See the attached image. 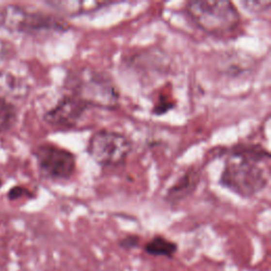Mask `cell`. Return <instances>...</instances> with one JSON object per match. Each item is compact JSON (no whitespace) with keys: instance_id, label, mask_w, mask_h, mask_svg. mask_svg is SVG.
<instances>
[{"instance_id":"1","label":"cell","mask_w":271,"mask_h":271,"mask_svg":"<svg viewBox=\"0 0 271 271\" xmlns=\"http://www.w3.org/2000/svg\"><path fill=\"white\" fill-rule=\"evenodd\" d=\"M220 183L244 198H251L267 188L270 178L268 149L259 144H235L226 153Z\"/></svg>"},{"instance_id":"2","label":"cell","mask_w":271,"mask_h":271,"mask_svg":"<svg viewBox=\"0 0 271 271\" xmlns=\"http://www.w3.org/2000/svg\"><path fill=\"white\" fill-rule=\"evenodd\" d=\"M184 12L201 31L216 37L231 35L241 22L238 8L228 0H192Z\"/></svg>"},{"instance_id":"3","label":"cell","mask_w":271,"mask_h":271,"mask_svg":"<svg viewBox=\"0 0 271 271\" xmlns=\"http://www.w3.org/2000/svg\"><path fill=\"white\" fill-rule=\"evenodd\" d=\"M68 92L92 108L113 111L120 105V90L111 76L95 69L83 68L67 78Z\"/></svg>"},{"instance_id":"4","label":"cell","mask_w":271,"mask_h":271,"mask_svg":"<svg viewBox=\"0 0 271 271\" xmlns=\"http://www.w3.org/2000/svg\"><path fill=\"white\" fill-rule=\"evenodd\" d=\"M0 26L9 31L22 34L63 33L70 27L55 15L32 11L17 4H9L0 9Z\"/></svg>"},{"instance_id":"5","label":"cell","mask_w":271,"mask_h":271,"mask_svg":"<svg viewBox=\"0 0 271 271\" xmlns=\"http://www.w3.org/2000/svg\"><path fill=\"white\" fill-rule=\"evenodd\" d=\"M132 149L134 143L128 136L111 129L96 131L90 137L87 145L90 157L104 168L125 163Z\"/></svg>"},{"instance_id":"6","label":"cell","mask_w":271,"mask_h":271,"mask_svg":"<svg viewBox=\"0 0 271 271\" xmlns=\"http://www.w3.org/2000/svg\"><path fill=\"white\" fill-rule=\"evenodd\" d=\"M38 170L46 179L52 181L70 180L77 170L76 155L68 149L44 143L33 152Z\"/></svg>"},{"instance_id":"7","label":"cell","mask_w":271,"mask_h":271,"mask_svg":"<svg viewBox=\"0 0 271 271\" xmlns=\"http://www.w3.org/2000/svg\"><path fill=\"white\" fill-rule=\"evenodd\" d=\"M90 107L70 92L63 96L55 105L44 114V121L54 128L70 129L77 128Z\"/></svg>"},{"instance_id":"8","label":"cell","mask_w":271,"mask_h":271,"mask_svg":"<svg viewBox=\"0 0 271 271\" xmlns=\"http://www.w3.org/2000/svg\"><path fill=\"white\" fill-rule=\"evenodd\" d=\"M201 180L200 171L190 168L177 178L175 182L168 189L164 199L169 205H177L191 196L198 188Z\"/></svg>"},{"instance_id":"9","label":"cell","mask_w":271,"mask_h":271,"mask_svg":"<svg viewBox=\"0 0 271 271\" xmlns=\"http://www.w3.org/2000/svg\"><path fill=\"white\" fill-rule=\"evenodd\" d=\"M112 1H51L49 2L54 9L67 16H80L96 12L103 8L112 5Z\"/></svg>"},{"instance_id":"10","label":"cell","mask_w":271,"mask_h":271,"mask_svg":"<svg viewBox=\"0 0 271 271\" xmlns=\"http://www.w3.org/2000/svg\"><path fill=\"white\" fill-rule=\"evenodd\" d=\"M144 251L152 256H164L172 258L177 253L178 246L174 241L165 239L164 236L157 235L147 241L145 247H144Z\"/></svg>"},{"instance_id":"11","label":"cell","mask_w":271,"mask_h":271,"mask_svg":"<svg viewBox=\"0 0 271 271\" xmlns=\"http://www.w3.org/2000/svg\"><path fill=\"white\" fill-rule=\"evenodd\" d=\"M18 120V109L7 97L0 96V134L12 129Z\"/></svg>"},{"instance_id":"12","label":"cell","mask_w":271,"mask_h":271,"mask_svg":"<svg viewBox=\"0 0 271 271\" xmlns=\"http://www.w3.org/2000/svg\"><path fill=\"white\" fill-rule=\"evenodd\" d=\"M34 197H35L34 193H32L30 190L22 186H15L12 189H10V191L8 192V198L11 201L20 199V198H34Z\"/></svg>"},{"instance_id":"13","label":"cell","mask_w":271,"mask_h":271,"mask_svg":"<svg viewBox=\"0 0 271 271\" xmlns=\"http://www.w3.org/2000/svg\"><path fill=\"white\" fill-rule=\"evenodd\" d=\"M241 4L250 11L252 13H262L265 11H269L270 9V1H241Z\"/></svg>"},{"instance_id":"14","label":"cell","mask_w":271,"mask_h":271,"mask_svg":"<svg viewBox=\"0 0 271 271\" xmlns=\"http://www.w3.org/2000/svg\"><path fill=\"white\" fill-rule=\"evenodd\" d=\"M140 244V238L137 235H128L119 241V246L124 250H130L137 248Z\"/></svg>"},{"instance_id":"15","label":"cell","mask_w":271,"mask_h":271,"mask_svg":"<svg viewBox=\"0 0 271 271\" xmlns=\"http://www.w3.org/2000/svg\"><path fill=\"white\" fill-rule=\"evenodd\" d=\"M175 106V104H172L169 100L160 99V101L156 104V106L154 108V113L156 116H161V114H164L165 112H168L169 111Z\"/></svg>"}]
</instances>
